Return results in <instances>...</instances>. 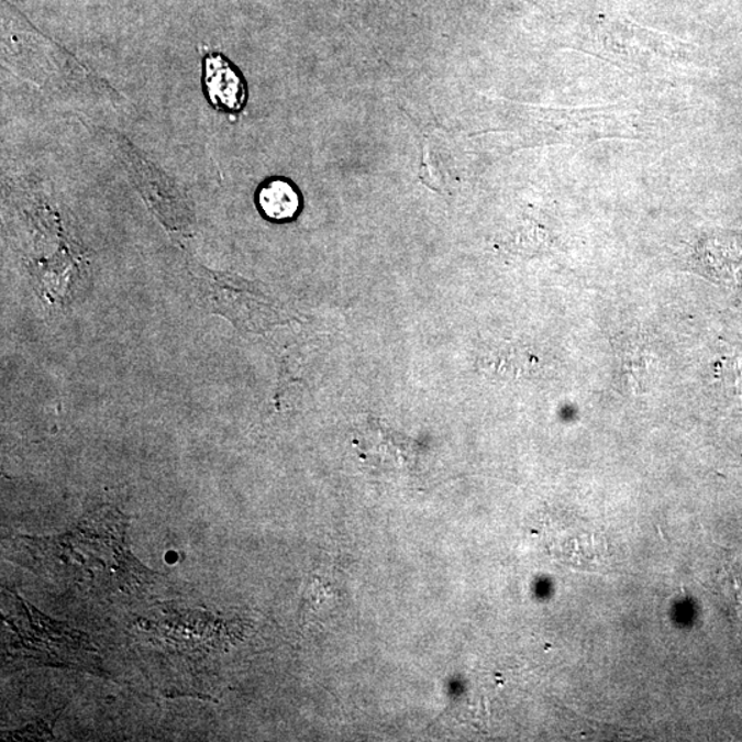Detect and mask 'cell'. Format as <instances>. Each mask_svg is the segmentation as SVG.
Segmentation results:
<instances>
[{"instance_id":"6da1fadb","label":"cell","mask_w":742,"mask_h":742,"mask_svg":"<svg viewBox=\"0 0 742 742\" xmlns=\"http://www.w3.org/2000/svg\"><path fill=\"white\" fill-rule=\"evenodd\" d=\"M203 90L212 107L222 112L236 113L245 107L246 85L239 68L220 53L203 58Z\"/></svg>"},{"instance_id":"7a4b0ae2","label":"cell","mask_w":742,"mask_h":742,"mask_svg":"<svg viewBox=\"0 0 742 742\" xmlns=\"http://www.w3.org/2000/svg\"><path fill=\"white\" fill-rule=\"evenodd\" d=\"M256 203L264 218L275 223H285L299 214L301 197L289 179L275 176L258 186Z\"/></svg>"},{"instance_id":"3957f363","label":"cell","mask_w":742,"mask_h":742,"mask_svg":"<svg viewBox=\"0 0 742 742\" xmlns=\"http://www.w3.org/2000/svg\"><path fill=\"white\" fill-rule=\"evenodd\" d=\"M356 2H362V0H356Z\"/></svg>"}]
</instances>
